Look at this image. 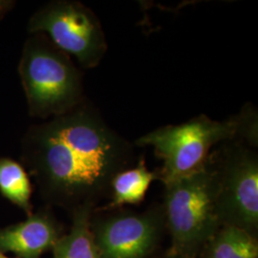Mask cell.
Returning a JSON list of instances; mask_svg holds the SVG:
<instances>
[{"instance_id": "14", "label": "cell", "mask_w": 258, "mask_h": 258, "mask_svg": "<svg viewBox=\"0 0 258 258\" xmlns=\"http://www.w3.org/2000/svg\"><path fill=\"white\" fill-rule=\"evenodd\" d=\"M159 258H186L184 257V256H181V255H178V254H174V253H172V252H170V251H166V253L164 254V255H162L161 257Z\"/></svg>"}, {"instance_id": "2", "label": "cell", "mask_w": 258, "mask_h": 258, "mask_svg": "<svg viewBox=\"0 0 258 258\" xmlns=\"http://www.w3.org/2000/svg\"><path fill=\"white\" fill-rule=\"evenodd\" d=\"M230 141H241L257 148V111L246 105L224 120L199 115L179 124H168L137 139V147H151L163 166L157 170L164 184L194 174L205 167L212 149Z\"/></svg>"}, {"instance_id": "3", "label": "cell", "mask_w": 258, "mask_h": 258, "mask_svg": "<svg viewBox=\"0 0 258 258\" xmlns=\"http://www.w3.org/2000/svg\"><path fill=\"white\" fill-rule=\"evenodd\" d=\"M19 74L33 118L62 116L85 102L80 68L43 34H31L25 40Z\"/></svg>"}, {"instance_id": "4", "label": "cell", "mask_w": 258, "mask_h": 258, "mask_svg": "<svg viewBox=\"0 0 258 258\" xmlns=\"http://www.w3.org/2000/svg\"><path fill=\"white\" fill-rule=\"evenodd\" d=\"M164 185L162 206L171 242L168 251L197 258L221 227L216 212V183L209 160L201 170Z\"/></svg>"}, {"instance_id": "9", "label": "cell", "mask_w": 258, "mask_h": 258, "mask_svg": "<svg viewBox=\"0 0 258 258\" xmlns=\"http://www.w3.org/2000/svg\"><path fill=\"white\" fill-rule=\"evenodd\" d=\"M96 208L83 206L71 214V227L57 240L53 258H101L91 230V216Z\"/></svg>"}, {"instance_id": "11", "label": "cell", "mask_w": 258, "mask_h": 258, "mask_svg": "<svg viewBox=\"0 0 258 258\" xmlns=\"http://www.w3.org/2000/svg\"><path fill=\"white\" fill-rule=\"evenodd\" d=\"M197 258H258V236L237 227L222 226Z\"/></svg>"}, {"instance_id": "12", "label": "cell", "mask_w": 258, "mask_h": 258, "mask_svg": "<svg viewBox=\"0 0 258 258\" xmlns=\"http://www.w3.org/2000/svg\"><path fill=\"white\" fill-rule=\"evenodd\" d=\"M0 194L26 216L34 212L31 178L24 166L8 157L0 158Z\"/></svg>"}, {"instance_id": "7", "label": "cell", "mask_w": 258, "mask_h": 258, "mask_svg": "<svg viewBox=\"0 0 258 258\" xmlns=\"http://www.w3.org/2000/svg\"><path fill=\"white\" fill-rule=\"evenodd\" d=\"M90 223L101 258H151L166 232L162 205L143 212L96 208Z\"/></svg>"}, {"instance_id": "15", "label": "cell", "mask_w": 258, "mask_h": 258, "mask_svg": "<svg viewBox=\"0 0 258 258\" xmlns=\"http://www.w3.org/2000/svg\"><path fill=\"white\" fill-rule=\"evenodd\" d=\"M0 258H15V257H11L9 256L8 254H5V253H2V252H0Z\"/></svg>"}, {"instance_id": "13", "label": "cell", "mask_w": 258, "mask_h": 258, "mask_svg": "<svg viewBox=\"0 0 258 258\" xmlns=\"http://www.w3.org/2000/svg\"><path fill=\"white\" fill-rule=\"evenodd\" d=\"M16 1L14 0H0V20L4 19L14 7L16 6Z\"/></svg>"}, {"instance_id": "5", "label": "cell", "mask_w": 258, "mask_h": 258, "mask_svg": "<svg viewBox=\"0 0 258 258\" xmlns=\"http://www.w3.org/2000/svg\"><path fill=\"white\" fill-rule=\"evenodd\" d=\"M216 183V212L222 226L258 236V154L241 141L221 144L209 157Z\"/></svg>"}, {"instance_id": "6", "label": "cell", "mask_w": 258, "mask_h": 258, "mask_svg": "<svg viewBox=\"0 0 258 258\" xmlns=\"http://www.w3.org/2000/svg\"><path fill=\"white\" fill-rule=\"evenodd\" d=\"M31 34H43L84 69L101 63L108 44L102 23L92 10L76 0H53L29 19Z\"/></svg>"}, {"instance_id": "1", "label": "cell", "mask_w": 258, "mask_h": 258, "mask_svg": "<svg viewBox=\"0 0 258 258\" xmlns=\"http://www.w3.org/2000/svg\"><path fill=\"white\" fill-rule=\"evenodd\" d=\"M21 165L49 207L70 212L99 207L119 172L133 166L134 145L86 101L62 116L31 125L20 143Z\"/></svg>"}, {"instance_id": "8", "label": "cell", "mask_w": 258, "mask_h": 258, "mask_svg": "<svg viewBox=\"0 0 258 258\" xmlns=\"http://www.w3.org/2000/svg\"><path fill=\"white\" fill-rule=\"evenodd\" d=\"M63 233L52 207L45 205L24 221L0 227V252L15 258H41Z\"/></svg>"}, {"instance_id": "10", "label": "cell", "mask_w": 258, "mask_h": 258, "mask_svg": "<svg viewBox=\"0 0 258 258\" xmlns=\"http://www.w3.org/2000/svg\"><path fill=\"white\" fill-rule=\"evenodd\" d=\"M158 180L156 171L149 170L144 158H141L135 166L128 167L115 176L111 183L110 202L102 210H118L125 205L142 203L150 184Z\"/></svg>"}]
</instances>
